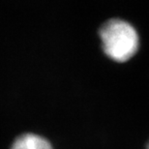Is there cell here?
Returning a JSON list of instances; mask_svg holds the SVG:
<instances>
[{
    "label": "cell",
    "instance_id": "cell-1",
    "mask_svg": "<svg viewBox=\"0 0 149 149\" xmlns=\"http://www.w3.org/2000/svg\"><path fill=\"white\" fill-rule=\"evenodd\" d=\"M103 49L113 61L126 62L138 52L139 36L136 28L126 20L111 19L99 31Z\"/></svg>",
    "mask_w": 149,
    "mask_h": 149
},
{
    "label": "cell",
    "instance_id": "cell-2",
    "mask_svg": "<svg viewBox=\"0 0 149 149\" xmlns=\"http://www.w3.org/2000/svg\"><path fill=\"white\" fill-rule=\"evenodd\" d=\"M11 149H52V146L43 136L35 134H23L14 141Z\"/></svg>",
    "mask_w": 149,
    "mask_h": 149
},
{
    "label": "cell",
    "instance_id": "cell-3",
    "mask_svg": "<svg viewBox=\"0 0 149 149\" xmlns=\"http://www.w3.org/2000/svg\"><path fill=\"white\" fill-rule=\"evenodd\" d=\"M146 149H149V141H148V143L146 145Z\"/></svg>",
    "mask_w": 149,
    "mask_h": 149
}]
</instances>
